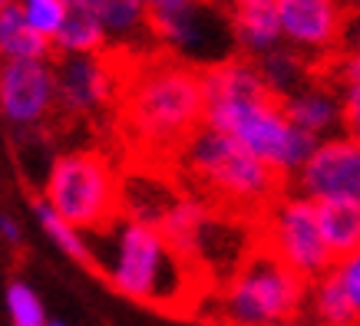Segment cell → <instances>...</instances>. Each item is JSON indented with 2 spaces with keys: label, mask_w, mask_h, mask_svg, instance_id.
<instances>
[{
  "label": "cell",
  "mask_w": 360,
  "mask_h": 326,
  "mask_svg": "<svg viewBox=\"0 0 360 326\" xmlns=\"http://www.w3.org/2000/svg\"><path fill=\"white\" fill-rule=\"evenodd\" d=\"M202 93L208 129L241 142L284 182H291L317 149L314 135L288 122L281 99L268 89L255 60L248 56H231L225 63L202 69Z\"/></svg>",
  "instance_id": "cell-1"
},
{
  "label": "cell",
  "mask_w": 360,
  "mask_h": 326,
  "mask_svg": "<svg viewBox=\"0 0 360 326\" xmlns=\"http://www.w3.org/2000/svg\"><path fill=\"white\" fill-rule=\"evenodd\" d=\"M86 247L89 271L136 304L182 313L198 300L195 283L202 271L182 250H175L159 228L142 224L126 211L96 231H86Z\"/></svg>",
  "instance_id": "cell-2"
},
{
  "label": "cell",
  "mask_w": 360,
  "mask_h": 326,
  "mask_svg": "<svg viewBox=\"0 0 360 326\" xmlns=\"http://www.w3.org/2000/svg\"><path fill=\"white\" fill-rule=\"evenodd\" d=\"M304 297L307 280L284 267L268 247H258L231 271L205 316L221 326H291L304 310Z\"/></svg>",
  "instance_id": "cell-3"
},
{
  "label": "cell",
  "mask_w": 360,
  "mask_h": 326,
  "mask_svg": "<svg viewBox=\"0 0 360 326\" xmlns=\"http://www.w3.org/2000/svg\"><path fill=\"white\" fill-rule=\"evenodd\" d=\"M129 122L149 145H186L205 125L202 73L188 63L146 66L129 89Z\"/></svg>",
  "instance_id": "cell-4"
},
{
  "label": "cell",
  "mask_w": 360,
  "mask_h": 326,
  "mask_svg": "<svg viewBox=\"0 0 360 326\" xmlns=\"http://www.w3.org/2000/svg\"><path fill=\"white\" fill-rule=\"evenodd\" d=\"M179 152L186 172L195 175V182L208 195L229 201L238 211H268L281 198V175H274L262 158H255L225 132L202 125Z\"/></svg>",
  "instance_id": "cell-5"
},
{
  "label": "cell",
  "mask_w": 360,
  "mask_h": 326,
  "mask_svg": "<svg viewBox=\"0 0 360 326\" xmlns=\"http://www.w3.org/2000/svg\"><path fill=\"white\" fill-rule=\"evenodd\" d=\"M44 201L70 228L96 231L122 211L120 182L112 168L93 152H66L50 162L44 182Z\"/></svg>",
  "instance_id": "cell-6"
},
{
  "label": "cell",
  "mask_w": 360,
  "mask_h": 326,
  "mask_svg": "<svg viewBox=\"0 0 360 326\" xmlns=\"http://www.w3.org/2000/svg\"><path fill=\"white\" fill-rule=\"evenodd\" d=\"M264 240L274 257L301 280H321L334 267L321 238L317 205L301 195H281L264 211Z\"/></svg>",
  "instance_id": "cell-7"
},
{
  "label": "cell",
  "mask_w": 360,
  "mask_h": 326,
  "mask_svg": "<svg viewBox=\"0 0 360 326\" xmlns=\"http://www.w3.org/2000/svg\"><path fill=\"white\" fill-rule=\"evenodd\" d=\"M153 36L182 60L205 63V69L231 60L235 50V33L219 0H198L172 17H159L153 20Z\"/></svg>",
  "instance_id": "cell-8"
},
{
  "label": "cell",
  "mask_w": 360,
  "mask_h": 326,
  "mask_svg": "<svg viewBox=\"0 0 360 326\" xmlns=\"http://www.w3.org/2000/svg\"><path fill=\"white\" fill-rule=\"evenodd\" d=\"M291 182L314 205H360V142L347 135L317 142Z\"/></svg>",
  "instance_id": "cell-9"
},
{
  "label": "cell",
  "mask_w": 360,
  "mask_h": 326,
  "mask_svg": "<svg viewBox=\"0 0 360 326\" xmlns=\"http://www.w3.org/2000/svg\"><path fill=\"white\" fill-rule=\"evenodd\" d=\"M60 106L56 69L46 60H7L0 63V112L17 129H33Z\"/></svg>",
  "instance_id": "cell-10"
},
{
  "label": "cell",
  "mask_w": 360,
  "mask_h": 326,
  "mask_svg": "<svg viewBox=\"0 0 360 326\" xmlns=\"http://www.w3.org/2000/svg\"><path fill=\"white\" fill-rule=\"evenodd\" d=\"M344 20L347 11L340 7V0H278L281 40L307 60L338 50Z\"/></svg>",
  "instance_id": "cell-11"
},
{
  "label": "cell",
  "mask_w": 360,
  "mask_h": 326,
  "mask_svg": "<svg viewBox=\"0 0 360 326\" xmlns=\"http://www.w3.org/2000/svg\"><path fill=\"white\" fill-rule=\"evenodd\" d=\"M56 69V99L66 112H96L112 89V73L106 60L93 56H60L53 63Z\"/></svg>",
  "instance_id": "cell-12"
},
{
  "label": "cell",
  "mask_w": 360,
  "mask_h": 326,
  "mask_svg": "<svg viewBox=\"0 0 360 326\" xmlns=\"http://www.w3.org/2000/svg\"><path fill=\"white\" fill-rule=\"evenodd\" d=\"M281 109L288 122L295 129L314 135L317 142L334 139L344 129V102H340V89L330 83H304V86L281 99Z\"/></svg>",
  "instance_id": "cell-13"
},
{
  "label": "cell",
  "mask_w": 360,
  "mask_h": 326,
  "mask_svg": "<svg viewBox=\"0 0 360 326\" xmlns=\"http://www.w3.org/2000/svg\"><path fill=\"white\" fill-rule=\"evenodd\" d=\"M235 33V46L248 60H258L268 50L281 46V23H278V0H219Z\"/></svg>",
  "instance_id": "cell-14"
},
{
  "label": "cell",
  "mask_w": 360,
  "mask_h": 326,
  "mask_svg": "<svg viewBox=\"0 0 360 326\" xmlns=\"http://www.w3.org/2000/svg\"><path fill=\"white\" fill-rule=\"evenodd\" d=\"M89 11L96 13V20L106 30V40L120 46H136L142 40H153V23L146 0H86Z\"/></svg>",
  "instance_id": "cell-15"
},
{
  "label": "cell",
  "mask_w": 360,
  "mask_h": 326,
  "mask_svg": "<svg viewBox=\"0 0 360 326\" xmlns=\"http://www.w3.org/2000/svg\"><path fill=\"white\" fill-rule=\"evenodd\" d=\"M63 4H66V17H63L60 33L53 36V50L60 56L99 53L110 40H106V30H103V23L96 20V13L89 11V4L86 0H63Z\"/></svg>",
  "instance_id": "cell-16"
},
{
  "label": "cell",
  "mask_w": 360,
  "mask_h": 326,
  "mask_svg": "<svg viewBox=\"0 0 360 326\" xmlns=\"http://www.w3.org/2000/svg\"><path fill=\"white\" fill-rule=\"evenodd\" d=\"M255 66H258L262 79L268 83V89H271L278 99L291 96V93H297L304 83H311V79H314L311 60H307L304 53L291 50L288 43L274 46V50H268L264 56H258V60H255Z\"/></svg>",
  "instance_id": "cell-17"
},
{
  "label": "cell",
  "mask_w": 360,
  "mask_h": 326,
  "mask_svg": "<svg viewBox=\"0 0 360 326\" xmlns=\"http://www.w3.org/2000/svg\"><path fill=\"white\" fill-rule=\"evenodd\" d=\"M317 224L334 264L360 254V205H317Z\"/></svg>",
  "instance_id": "cell-18"
},
{
  "label": "cell",
  "mask_w": 360,
  "mask_h": 326,
  "mask_svg": "<svg viewBox=\"0 0 360 326\" xmlns=\"http://www.w3.org/2000/svg\"><path fill=\"white\" fill-rule=\"evenodd\" d=\"M50 53H53V43L27 27L17 0L0 7V63H7V60H46Z\"/></svg>",
  "instance_id": "cell-19"
},
{
  "label": "cell",
  "mask_w": 360,
  "mask_h": 326,
  "mask_svg": "<svg viewBox=\"0 0 360 326\" xmlns=\"http://www.w3.org/2000/svg\"><path fill=\"white\" fill-rule=\"evenodd\" d=\"M311 313H314L317 326H360V316L344 294L334 267L317 280L314 294H311Z\"/></svg>",
  "instance_id": "cell-20"
},
{
  "label": "cell",
  "mask_w": 360,
  "mask_h": 326,
  "mask_svg": "<svg viewBox=\"0 0 360 326\" xmlns=\"http://www.w3.org/2000/svg\"><path fill=\"white\" fill-rule=\"evenodd\" d=\"M328 63H330V86L338 89L360 86V17L344 20L338 50L328 56Z\"/></svg>",
  "instance_id": "cell-21"
},
{
  "label": "cell",
  "mask_w": 360,
  "mask_h": 326,
  "mask_svg": "<svg viewBox=\"0 0 360 326\" xmlns=\"http://www.w3.org/2000/svg\"><path fill=\"white\" fill-rule=\"evenodd\" d=\"M33 215L40 221V228L46 231V238L53 240L66 257H73V261H79L83 267H89V247H86V234H83V231L70 228L46 201H37V205H33Z\"/></svg>",
  "instance_id": "cell-22"
},
{
  "label": "cell",
  "mask_w": 360,
  "mask_h": 326,
  "mask_svg": "<svg viewBox=\"0 0 360 326\" xmlns=\"http://www.w3.org/2000/svg\"><path fill=\"white\" fill-rule=\"evenodd\" d=\"M17 4H20V13H23V20H27V27L53 43V36L60 33L63 17H66L63 0H17Z\"/></svg>",
  "instance_id": "cell-23"
},
{
  "label": "cell",
  "mask_w": 360,
  "mask_h": 326,
  "mask_svg": "<svg viewBox=\"0 0 360 326\" xmlns=\"http://www.w3.org/2000/svg\"><path fill=\"white\" fill-rule=\"evenodd\" d=\"M7 313H11L13 326H50L40 297L33 294V287L23 280H13L7 287Z\"/></svg>",
  "instance_id": "cell-24"
},
{
  "label": "cell",
  "mask_w": 360,
  "mask_h": 326,
  "mask_svg": "<svg viewBox=\"0 0 360 326\" xmlns=\"http://www.w3.org/2000/svg\"><path fill=\"white\" fill-rule=\"evenodd\" d=\"M334 271H338L340 287H344V294H347V300L354 304V310H357V316H360V254L334 264Z\"/></svg>",
  "instance_id": "cell-25"
},
{
  "label": "cell",
  "mask_w": 360,
  "mask_h": 326,
  "mask_svg": "<svg viewBox=\"0 0 360 326\" xmlns=\"http://www.w3.org/2000/svg\"><path fill=\"white\" fill-rule=\"evenodd\" d=\"M340 102H344V135L360 142V86L340 89Z\"/></svg>",
  "instance_id": "cell-26"
},
{
  "label": "cell",
  "mask_w": 360,
  "mask_h": 326,
  "mask_svg": "<svg viewBox=\"0 0 360 326\" xmlns=\"http://www.w3.org/2000/svg\"><path fill=\"white\" fill-rule=\"evenodd\" d=\"M198 0H146V11H149V23L159 20V17H172V13L186 11Z\"/></svg>",
  "instance_id": "cell-27"
},
{
  "label": "cell",
  "mask_w": 360,
  "mask_h": 326,
  "mask_svg": "<svg viewBox=\"0 0 360 326\" xmlns=\"http://www.w3.org/2000/svg\"><path fill=\"white\" fill-rule=\"evenodd\" d=\"M0 238L7 240V244H17L20 240V228H17V221L7 215H0Z\"/></svg>",
  "instance_id": "cell-28"
},
{
  "label": "cell",
  "mask_w": 360,
  "mask_h": 326,
  "mask_svg": "<svg viewBox=\"0 0 360 326\" xmlns=\"http://www.w3.org/2000/svg\"><path fill=\"white\" fill-rule=\"evenodd\" d=\"M340 7L347 11V17H360V0H340Z\"/></svg>",
  "instance_id": "cell-29"
},
{
  "label": "cell",
  "mask_w": 360,
  "mask_h": 326,
  "mask_svg": "<svg viewBox=\"0 0 360 326\" xmlns=\"http://www.w3.org/2000/svg\"><path fill=\"white\" fill-rule=\"evenodd\" d=\"M7 4H13V0H0V7H7Z\"/></svg>",
  "instance_id": "cell-30"
},
{
  "label": "cell",
  "mask_w": 360,
  "mask_h": 326,
  "mask_svg": "<svg viewBox=\"0 0 360 326\" xmlns=\"http://www.w3.org/2000/svg\"><path fill=\"white\" fill-rule=\"evenodd\" d=\"M50 326H63V323H50Z\"/></svg>",
  "instance_id": "cell-31"
}]
</instances>
